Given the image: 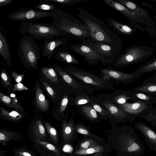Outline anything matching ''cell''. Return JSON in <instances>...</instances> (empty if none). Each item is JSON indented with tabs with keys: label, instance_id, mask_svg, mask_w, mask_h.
Segmentation results:
<instances>
[{
	"label": "cell",
	"instance_id": "8fae6325",
	"mask_svg": "<svg viewBox=\"0 0 156 156\" xmlns=\"http://www.w3.org/2000/svg\"><path fill=\"white\" fill-rule=\"evenodd\" d=\"M52 14V12L43 11L23 7L11 12L7 17L10 20L22 22L35 20L46 17H51Z\"/></svg>",
	"mask_w": 156,
	"mask_h": 156
},
{
	"label": "cell",
	"instance_id": "30bf717a",
	"mask_svg": "<svg viewBox=\"0 0 156 156\" xmlns=\"http://www.w3.org/2000/svg\"><path fill=\"white\" fill-rule=\"evenodd\" d=\"M83 42L89 45L106 62L107 64L114 63L119 55L122 46H114L101 42L86 40Z\"/></svg>",
	"mask_w": 156,
	"mask_h": 156
},
{
	"label": "cell",
	"instance_id": "7c38bea8",
	"mask_svg": "<svg viewBox=\"0 0 156 156\" xmlns=\"http://www.w3.org/2000/svg\"><path fill=\"white\" fill-rule=\"evenodd\" d=\"M69 48L71 50L83 57L90 65L96 64L99 61L105 66L107 64L105 60L89 45L84 42L70 44Z\"/></svg>",
	"mask_w": 156,
	"mask_h": 156
},
{
	"label": "cell",
	"instance_id": "f546056e",
	"mask_svg": "<svg viewBox=\"0 0 156 156\" xmlns=\"http://www.w3.org/2000/svg\"><path fill=\"white\" fill-rule=\"evenodd\" d=\"M0 109L1 117L4 119L13 122H17L22 119L27 118L25 115L16 111L9 112L2 107H0Z\"/></svg>",
	"mask_w": 156,
	"mask_h": 156
},
{
	"label": "cell",
	"instance_id": "e575fe53",
	"mask_svg": "<svg viewBox=\"0 0 156 156\" xmlns=\"http://www.w3.org/2000/svg\"><path fill=\"white\" fill-rule=\"evenodd\" d=\"M101 141L93 138L83 139L78 144L76 150H83L91 148L104 144H101Z\"/></svg>",
	"mask_w": 156,
	"mask_h": 156
},
{
	"label": "cell",
	"instance_id": "3957f363",
	"mask_svg": "<svg viewBox=\"0 0 156 156\" xmlns=\"http://www.w3.org/2000/svg\"><path fill=\"white\" fill-rule=\"evenodd\" d=\"M51 17L54 21L51 23L66 35L77 37L83 41L90 36L87 27L81 21L66 12L58 9L52 12Z\"/></svg>",
	"mask_w": 156,
	"mask_h": 156
},
{
	"label": "cell",
	"instance_id": "680465c9",
	"mask_svg": "<svg viewBox=\"0 0 156 156\" xmlns=\"http://www.w3.org/2000/svg\"><path fill=\"white\" fill-rule=\"evenodd\" d=\"M14 156H17L14 155Z\"/></svg>",
	"mask_w": 156,
	"mask_h": 156
},
{
	"label": "cell",
	"instance_id": "d6a6232c",
	"mask_svg": "<svg viewBox=\"0 0 156 156\" xmlns=\"http://www.w3.org/2000/svg\"><path fill=\"white\" fill-rule=\"evenodd\" d=\"M34 136H36L40 139L49 141L44 127L41 119H38L35 123L33 129Z\"/></svg>",
	"mask_w": 156,
	"mask_h": 156
},
{
	"label": "cell",
	"instance_id": "ee69618b",
	"mask_svg": "<svg viewBox=\"0 0 156 156\" xmlns=\"http://www.w3.org/2000/svg\"><path fill=\"white\" fill-rule=\"evenodd\" d=\"M86 0H47V1L62 5H74Z\"/></svg>",
	"mask_w": 156,
	"mask_h": 156
},
{
	"label": "cell",
	"instance_id": "277c9868",
	"mask_svg": "<svg viewBox=\"0 0 156 156\" xmlns=\"http://www.w3.org/2000/svg\"><path fill=\"white\" fill-rule=\"evenodd\" d=\"M18 28L22 34H28L33 39L49 40L66 35L51 23H34L24 21L21 22Z\"/></svg>",
	"mask_w": 156,
	"mask_h": 156
},
{
	"label": "cell",
	"instance_id": "d6986e66",
	"mask_svg": "<svg viewBox=\"0 0 156 156\" xmlns=\"http://www.w3.org/2000/svg\"><path fill=\"white\" fill-rule=\"evenodd\" d=\"M67 114L63 120L62 124L61 137L64 143L72 142L77 138L74 127L75 124L73 118L71 117L68 122Z\"/></svg>",
	"mask_w": 156,
	"mask_h": 156
},
{
	"label": "cell",
	"instance_id": "9a60e30c",
	"mask_svg": "<svg viewBox=\"0 0 156 156\" xmlns=\"http://www.w3.org/2000/svg\"><path fill=\"white\" fill-rule=\"evenodd\" d=\"M118 105L128 114L133 120L137 117L142 119L153 106V104L149 102L138 100L133 103L127 102Z\"/></svg>",
	"mask_w": 156,
	"mask_h": 156
},
{
	"label": "cell",
	"instance_id": "7a4b0ae2",
	"mask_svg": "<svg viewBox=\"0 0 156 156\" xmlns=\"http://www.w3.org/2000/svg\"><path fill=\"white\" fill-rule=\"evenodd\" d=\"M78 10L77 16L89 31L90 36L87 40L122 46V41L118 35L112 31L103 21L82 9L78 8Z\"/></svg>",
	"mask_w": 156,
	"mask_h": 156
},
{
	"label": "cell",
	"instance_id": "1f68e13d",
	"mask_svg": "<svg viewBox=\"0 0 156 156\" xmlns=\"http://www.w3.org/2000/svg\"><path fill=\"white\" fill-rule=\"evenodd\" d=\"M0 101L10 107L18 111H25L24 108L18 102L16 98H12L0 92Z\"/></svg>",
	"mask_w": 156,
	"mask_h": 156
},
{
	"label": "cell",
	"instance_id": "4316f807",
	"mask_svg": "<svg viewBox=\"0 0 156 156\" xmlns=\"http://www.w3.org/2000/svg\"><path fill=\"white\" fill-rule=\"evenodd\" d=\"M156 71V58L142 65L132 73L138 78L141 75Z\"/></svg>",
	"mask_w": 156,
	"mask_h": 156
},
{
	"label": "cell",
	"instance_id": "4dcf8cb0",
	"mask_svg": "<svg viewBox=\"0 0 156 156\" xmlns=\"http://www.w3.org/2000/svg\"><path fill=\"white\" fill-rule=\"evenodd\" d=\"M106 145L105 146L103 144L85 149L76 150L70 156H83L104 152L106 151Z\"/></svg>",
	"mask_w": 156,
	"mask_h": 156
},
{
	"label": "cell",
	"instance_id": "e0dca14e",
	"mask_svg": "<svg viewBox=\"0 0 156 156\" xmlns=\"http://www.w3.org/2000/svg\"><path fill=\"white\" fill-rule=\"evenodd\" d=\"M69 42L67 38L44 40L42 47V55L50 60L59 50L64 48Z\"/></svg>",
	"mask_w": 156,
	"mask_h": 156
},
{
	"label": "cell",
	"instance_id": "cb8c5ba5",
	"mask_svg": "<svg viewBox=\"0 0 156 156\" xmlns=\"http://www.w3.org/2000/svg\"><path fill=\"white\" fill-rule=\"evenodd\" d=\"M22 136L19 133L8 130L0 129V143L6 145L11 140L17 141L22 139Z\"/></svg>",
	"mask_w": 156,
	"mask_h": 156
},
{
	"label": "cell",
	"instance_id": "d4e9b609",
	"mask_svg": "<svg viewBox=\"0 0 156 156\" xmlns=\"http://www.w3.org/2000/svg\"><path fill=\"white\" fill-rule=\"evenodd\" d=\"M53 58L56 60L66 63L79 65V61L70 52L66 51L64 48L58 51Z\"/></svg>",
	"mask_w": 156,
	"mask_h": 156
},
{
	"label": "cell",
	"instance_id": "ac0fdd59",
	"mask_svg": "<svg viewBox=\"0 0 156 156\" xmlns=\"http://www.w3.org/2000/svg\"><path fill=\"white\" fill-rule=\"evenodd\" d=\"M134 12L140 19L149 25L150 27L156 26V23L150 16L148 12L129 0H115Z\"/></svg>",
	"mask_w": 156,
	"mask_h": 156
},
{
	"label": "cell",
	"instance_id": "7dc6e473",
	"mask_svg": "<svg viewBox=\"0 0 156 156\" xmlns=\"http://www.w3.org/2000/svg\"><path fill=\"white\" fill-rule=\"evenodd\" d=\"M42 84L48 94L53 98H56L57 93L45 81H42Z\"/></svg>",
	"mask_w": 156,
	"mask_h": 156
},
{
	"label": "cell",
	"instance_id": "f907efd6",
	"mask_svg": "<svg viewBox=\"0 0 156 156\" xmlns=\"http://www.w3.org/2000/svg\"><path fill=\"white\" fill-rule=\"evenodd\" d=\"M144 30H146L150 33L156 36V27H146L145 28Z\"/></svg>",
	"mask_w": 156,
	"mask_h": 156
},
{
	"label": "cell",
	"instance_id": "b9f144b4",
	"mask_svg": "<svg viewBox=\"0 0 156 156\" xmlns=\"http://www.w3.org/2000/svg\"><path fill=\"white\" fill-rule=\"evenodd\" d=\"M14 155L17 156H38L33 151L26 147L13 148Z\"/></svg>",
	"mask_w": 156,
	"mask_h": 156
},
{
	"label": "cell",
	"instance_id": "ffe728a7",
	"mask_svg": "<svg viewBox=\"0 0 156 156\" xmlns=\"http://www.w3.org/2000/svg\"><path fill=\"white\" fill-rule=\"evenodd\" d=\"M135 127L144 135L145 142L151 148L156 151V133L144 123L136 122Z\"/></svg>",
	"mask_w": 156,
	"mask_h": 156
},
{
	"label": "cell",
	"instance_id": "11a10c76",
	"mask_svg": "<svg viewBox=\"0 0 156 156\" xmlns=\"http://www.w3.org/2000/svg\"><path fill=\"white\" fill-rule=\"evenodd\" d=\"M150 77L156 81V71L154 72L153 74Z\"/></svg>",
	"mask_w": 156,
	"mask_h": 156
},
{
	"label": "cell",
	"instance_id": "2e32d148",
	"mask_svg": "<svg viewBox=\"0 0 156 156\" xmlns=\"http://www.w3.org/2000/svg\"><path fill=\"white\" fill-rule=\"evenodd\" d=\"M101 1L121 13L129 20L131 25L134 27L144 31V29L137 23L147 27H150L149 25L140 19L134 12L115 0H102Z\"/></svg>",
	"mask_w": 156,
	"mask_h": 156
},
{
	"label": "cell",
	"instance_id": "f6af8a7d",
	"mask_svg": "<svg viewBox=\"0 0 156 156\" xmlns=\"http://www.w3.org/2000/svg\"><path fill=\"white\" fill-rule=\"evenodd\" d=\"M69 100L67 95L66 94L64 96L60 105L59 111L60 113L62 114L65 112L69 102Z\"/></svg>",
	"mask_w": 156,
	"mask_h": 156
},
{
	"label": "cell",
	"instance_id": "ba28073f",
	"mask_svg": "<svg viewBox=\"0 0 156 156\" xmlns=\"http://www.w3.org/2000/svg\"><path fill=\"white\" fill-rule=\"evenodd\" d=\"M93 97L107 110L111 122L119 123L133 121L128 114L114 102L111 94L102 93L99 95L97 98L94 96Z\"/></svg>",
	"mask_w": 156,
	"mask_h": 156
},
{
	"label": "cell",
	"instance_id": "52a82bcc",
	"mask_svg": "<svg viewBox=\"0 0 156 156\" xmlns=\"http://www.w3.org/2000/svg\"><path fill=\"white\" fill-rule=\"evenodd\" d=\"M153 48L142 45H133L127 48L119 55L113 64L115 68H119L145 60L154 53Z\"/></svg>",
	"mask_w": 156,
	"mask_h": 156
},
{
	"label": "cell",
	"instance_id": "6f0895ef",
	"mask_svg": "<svg viewBox=\"0 0 156 156\" xmlns=\"http://www.w3.org/2000/svg\"></svg>",
	"mask_w": 156,
	"mask_h": 156
},
{
	"label": "cell",
	"instance_id": "bcb514c9",
	"mask_svg": "<svg viewBox=\"0 0 156 156\" xmlns=\"http://www.w3.org/2000/svg\"><path fill=\"white\" fill-rule=\"evenodd\" d=\"M1 76L5 84L7 86H9L11 88L12 85L11 82V79L10 77L6 73L4 69H3L2 70Z\"/></svg>",
	"mask_w": 156,
	"mask_h": 156
},
{
	"label": "cell",
	"instance_id": "f1b7e54d",
	"mask_svg": "<svg viewBox=\"0 0 156 156\" xmlns=\"http://www.w3.org/2000/svg\"><path fill=\"white\" fill-rule=\"evenodd\" d=\"M36 102L38 108L42 111H46L49 108V101L45 98L39 86L36 87Z\"/></svg>",
	"mask_w": 156,
	"mask_h": 156
},
{
	"label": "cell",
	"instance_id": "83f0119b",
	"mask_svg": "<svg viewBox=\"0 0 156 156\" xmlns=\"http://www.w3.org/2000/svg\"><path fill=\"white\" fill-rule=\"evenodd\" d=\"M134 92H144L156 94V81L150 77L142 83V85L131 89Z\"/></svg>",
	"mask_w": 156,
	"mask_h": 156
},
{
	"label": "cell",
	"instance_id": "9c48e42d",
	"mask_svg": "<svg viewBox=\"0 0 156 156\" xmlns=\"http://www.w3.org/2000/svg\"><path fill=\"white\" fill-rule=\"evenodd\" d=\"M54 67L67 86L70 94L76 96L81 95H92L94 94V90L82 84L60 66L55 65Z\"/></svg>",
	"mask_w": 156,
	"mask_h": 156
},
{
	"label": "cell",
	"instance_id": "5b68a950",
	"mask_svg": "<svg viewBox=\"0 0 156 156\" xmlns=\"http://www.w3.org/2000/svg\"><path fill=\"white\" fill-rule=\"evenodd\" d=\"M65 70L82 84L94 90H112L114 88V85L111 81L105 80L91 72L73 66L67 67Z\"/></svg>",
	"mask_w": 156,
	"mask_h": 156
},
{
	"label": "cell",
	"instance_id": "836d02e7",
	"mask_svg": "<svg viewBox=\"0 0 156 156\" xmlns=\"http://www.w3.org/2000/svg\"><path fill=\"white\" fill-rule=\"evenodd\" d=\"M91 97L92 101L89 104L92 106L97 112L100 119H106L109 118L108 112L105 108L94 100L93 96H91Z\"/></svg>",
	"mask_w": 156,
	"mask_h": 156
},
{
	"label": "cell",
	"instance_id": "60d3db41",
	"mask_svg": "<svg viewBox=\"0 0 156 156\" xmlns=\"http://www.w3.org/2000/svg\"><path fill=\"white\" fill-rule=\"evenodd\" d=\"M156 127V109L152 106L142 118Z\"/></svg>",
	"mask_w": 156,
	"mask_h": 156
},
{
	"label": "cell",
	"instance_id": "8992f818",
	"mask_svg": "<svg viewBox=\"0 0 156 156\" xmlns=\"http://www.w3.org/2000/svg\"><path fill=\"white\" fill-rule=\"evenodd\" d=\"M17 50L21 62L24 66L29 69L37 68L41 51L31 36L25 35L20 38Z\"/></svg>",
	"mask_w": 156,
	"mask_h": 156
},
{
	"label": "cell",
	"instance_id": "5bb4252c",
	"mask_svg": "<svg viewBox=\"0 0 156 156\" xmlns=\"http://www.w3.org/2000/svg\"><path fill=\"white\" fill-rule=\"evenodd\" d=\"M100 74L105 80L113 81L117 84L121 83L124 85L132 83L138 78L132 73H125L111 68H101Z\"/></svg>",
	"mask_w": 156,
	"mask_h": 156
},
{
	"label": "cell",
	"instance_id": "6da1fadb",
	"mask_svg": "<svg viewBox=\"0 0 156 156\" xmlns=\"http://www.w3.org/2000/svg\"><path fill=\"white\" fill-rule=\"evenodd\" d=\"M110 144L119 156H140L144 146L132 127L127 126L114 127L109 136Z\"/></svg>",
	"mask_w": 156,
	"mask_h": 156
},
{
	"label": "cell",
	"instance_id": "44dd1931",
	"mask_svg": "<svg viewBox=\"0 0 156 156\" xmlns=\"http://www.w3.org/2000/svg\"><path fill=\"white\" fill-rule=\"evenodd\" d=\"M111 94L113 101L118 105L124 104L129 100L135 101L139 100L135 96V92L133 91L115 90Z\"/></svg>",
	"mask_w": 156,
	"mask_h": 156
},
{
	"label": "cell",
	"instance_id": "7bdbcfd3",
	"mask_svg": "<svg viewBox=\"0 0 156 156\" xmlns=\"http://www.w3.org/2000/svg\"><path fill=\"white\" fill-rule=\"evenodd\" d=\"M37 10L45 12H52L58 9L57 6L50 4H41L35 6Z\"/></svg>",
	"mask_w": 156,
	"mask_h": 156
},
{
	"label": "cell",
	"instance_id": "db71d44e",
	"mask_svg": "<svg viewBox=\"0 0 156 156\" xmlns=\"http://www.w3.org/2000/svg\"><path fill=\"white\" fill-rule=\"evenodd\" d=\"M8 152V151H0V156H4L6 154H7Z\"/></svg>",
	"mask_w": 156,
	"mask_h": 156
},
{
	"label": "cell",
	"instance_id": "ab89813d",
	"mask_svg": "<svg viewBox=\"0 0 156 156\" xmlns=\"http://www.w3.org/2000/svg\"><path fill=\"white\" fill-rule=\"evenodd\" d=\"M44 123L51 139L53 143L58 145V139L57 130L49 122L44 121Z\"/></svg>",
	"mask_w": 156,
	"mask_h": 156
},
{
	"label": "cell",
	"instance_id": "681fc988",
	"mask_svg": "<svg viewBox=\"0 0 156 156\" xmlns=\"http://www.w3.org/2000/svg\"><path fill=\"white\" fill-rule=\"evenodd\" d=\"M11 75L16 82L20 83L23 77V74H19L17 73L15 71H12L11 72Z\"/></svg>",
	"mask_w": 156,
	"mask_h": 156
},
{
	"label": "cell",
	"instance_id": "8d00e7d4",
	"mask_svg": "<svg viewBox=\"0 0 156 156\" xmlns=\"http://www.w3.org/2000/svg\"><path fill=\"white\" fill-rule=\"evenodd\" d=\"M74 129L76 133L83 135L86 136L93 138L102 141V140L99 137L91 133L89 129L82 124L79 123L75 124Z\"/></svg>",
	"mask_w": 156,
	"mask_h": 156
},
{
	"label": "cell",
	"instance_id": "f5cc1de1",
	"mask_svg": "<svg viewBox=\"0 0 156 156\" xmlns=\"http://www.w3.org/2000/svg\"><path fill=\"white\" fill-rule=\"evenodd\" d=\"M104 152H101L95 154L94 155L90 156H104Z\"/></svg>",
	"mask_w": 156,
	"mask_h": 156
},
{
	"label": "cell",
	"instance_id": "7402d4cb",
	"mask_svg": "<svg viewBox=\"0 0 156 156\" xmlns=\"http://www.w3.org/2000/svg\"><path fill=\"white\" fill-rule=\"evenodd\" d=\"M0 54L8 66L12 65L11 55L9 46L6 36L0 30Z\"/></svg>",
	"mask_w": 156,
	"mask_h": 156
},
{
	"label": "cell",
	"instance_id": "9f6ffc18",
	"mask_svg": "<svg viewBox=\"0 0 156 156\" xmlns=\"http://www.w3.org/2000/svg\"><path fill=\"white\" fill-rule=\"evenodd\" d=\"M153 17L154 20L156 21V16H153Z\"/></svg>",
	"mask_w": 156,
	"mask_h": 156
},
{
	"label": "cell",
	"instance_id": "f35d334b",
	"mask_svg": "<svg viewBox=\"0 0 156 156\" xmlns=\"http://www.w3.org/2000/svg\"><path fill=\"white\" fill-rule=\"evenodd\" d=\"M41 71L43 74L51 81L54 82H58L56 74L53 68L43 66L41 68Z\"/></svg>",
	"mask_w": 156,
	"mask_h": 156
},
{
	"label": "cell",
	"instance_id": "603a6c76",
	"mask_svg": "<svg viewBox=\"0 0 156 156\" xmlns=\"http://www.w3.org/2000/svg\"><path fill=\"white\" fill-rule=\"evenodd\" d=\"M107 22L109 27H112L114 30L121 34L133 35L136 29L110 18L107 19Z\"/></svg>",
	"mask_w": 156,
	"mask_h": 156
},
{
	"label": "cell",
	"instance_id": "484cf974",
	"mask_svg": "<svg viewBox=\"0 0 156 156\" xmlns=\"http://www.w3.org/2000/svg\"><path fill=\"white\" fill-rule=\"evenodd\" d=\"M77 108L80 113L92 122H98L101 119L97 112L90 104L84 105Z\"/></svg>",
	"mask_w": 156,
	"mask_h": 156
},
{
	"label": "cell",
	"instance_id": "74e56055",
	"mask_svg": "<svg viewBox=\"0 0 156 156\" xmlns=\"http://www.w3.org/2000/svg\"><path fill=\"white\" fill-rule=\"evenodd\" d=\"M135 96L138 99L151 103L153 105L156 102V94L144 92H134Z\"/></svg>",
	"mask_w": 156,
	"mask_h": 156
},
{
	"label": "cell",
	"instance_id": "d590c367",
	"mask_svg": "<svg viewBox=\"0 0 156 156\" xmlns=\"http://www.w3.org/2000/svg\"><path fill=\"white\" fill-rule=\"evenodd\" d=\"M91 101V96L81 95L76 96L75 98L72 99L71 104L72 106L77 108L84 105L89 104Z\"/></svg>",
	"mask_w": 156,
	"mask_h": 156
},
{
	"label": "cell",
	"instance_id": "4fadbf2b",
	"mask_svg": "<svg viewBox=\"0 0 156 156\" xmlns=\"http://www.w3.org/2000/svg\"><path fill=\"white\" fill-rule=\"evenodd\" d=\"M34 147L42 156H66L58 145L42 140L36 136L29 135Z\"/></svg>",
	"mask_w": 156,
	"mask_h": 156
},
{
	"label": "cell",
	"instance_id": "816d5d0a",
	"mask_svg": "<svg viewBox=\"0 0 156 156\" xmlns=\"http://www.w3.org/2000/svg\"><path fill=\"white\" fill-rule=\"evenodd\" d=\"M14 1V0H0V7L9 4Z\"/></svg>",
	"mask_w": 156,
	"mask_h": 156
},
{
	"label": "cell",
	"instance_id": "c3c4849f",
	"mask_svg": "<svg viewBox=\"0 0 156 156\" xmlns=\"http://www.w3.org/2000/svg\"><path fill=\"white\" fill-rule=\"evenodd\" d=\"M29 90V89L27 87L23 85V84L19 83L17 84H14L13 85V87L12 89V91L14 92L15 91H20L23 90Z\"/></svg>",
	"mask_w": 156,
	"mask_h": 156
}]
</instances>
